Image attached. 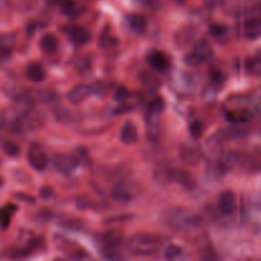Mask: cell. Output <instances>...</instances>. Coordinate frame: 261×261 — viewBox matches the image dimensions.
I'll return each instance as SVG.
<instances>
[{
  "instance_id": "33",
  "label": "cell",
  "mask_w": 261,
  "mask_h": 261,
  "mask_svg": "<svg viewBox=\"0 0 261 261\" xmlns=\"http://www.w3.org/2000/svg\"><path fill=\"white\" fill-rule=\"evenodd\" d=\"M116 43H117V38L115 37V36H112V35H110V33L105 32L103 35L99 37L98 45L101 46V47H103V48H109V47H112V46H115Z\"/></svg>"
},
{
  "instance_id": "2",
  "label": "cell",
  "mask_w": 261,
  "mask_h": 261,
  "mask_svg": "<svg viewBox=\"0 0 261 261\" xmlns=\"http://www.w3.org/2000/svg\"><path fill=\"white\" fill-rule=\"evenodd\" d=\"M161 245V239L148 232H138L129 240V249L133 254L148 256L154 254Z\"/></svg>"
},
{
  "instance_id": "36",
  "label": "cell",
  "mask_w": 261,
  "mask_h": 261,
  "mask_svg": "<svg viewBox=\"0 0 261 261\" xmlns=\"http://www.w3.org/2000/svg\"><path fill=\"white\" fill-rule=\"evenodd\" d=\"M227 32V27L223 24H213L209 28V33H211L213 37H222L224 33Z\"/></svg>"
},
{
  "instance_id": "25",
  "label": "cell",
  "mask_w": 261,
  "mask_h": 261,
  "mask_svg": "<svg viewBox=\"0 0 261 261\" xmlns=\"http://www.w3.org/2000/svg\"><path fill=\"white\" fill-rule=\"evenodd\" d=\"M227 119L232 122H246L252 117V112L249 110H231L227 112Z\"/></svg>"
},
{
  "instance_id": "14",
  "label": "cell",
  "mask_w": 261,
  "mask_h": 261,
  "mask_svg": "<svg viewBox=\"0 0 261 261\" xmlns=\"http://www.w3.org/2000/svg\"><path fill=\"white\" fill-rule=\"evenodd\" d=\"M120 139L124 144L132 145L138 142L137 125L133 121H126L120 130Z\"/></svg>"
},
{
  "instance_id": "10",
  "label": "cell",
  "mask_w": 261,
  "mask_h": 261,
  "mask_svg": "<svg viewBox=\"0 0 261 261\" xmlns=\"http://www.w3.org/2000/svg\"><path fill=\"white\" fill-rule=\"evenodd\" d=\"M180 160L185 165L195 166L200 162L201 152L198 147L190 144H184L180 148Z\"/></svg>"
},
{
  "instance_id": "37",
  "label": "cell",
  "mask_w": 261,
  "mask_h": 261,
  "mask_svg": "<svg viewBox=\"0 0 261 261\" xmlns=\"http://www.w3.org/2000/svg\"><path fill=\"white\" fill-rule=\"evenodd\" d=\"M200 259L203 261H214L216 260V252L212 247H204L200 250Z\"/></svg>"
},
{
  "instance_id": "12",
  "label": "cell",
  "mask_w": 261,
  "mask_h": 261,
  "mask_svg": "<svg viewBox=\"0 0 261 261\" xmlns=\"http://www.w3.org/2000/svg\"><path fill=\"white\" fill-rule=\"evenodd\" d=\"M92 93H93V91H92L91 86H88V84H76L68 93V99L73 105H79L84 99L88 98Z\"/></svg>"
},
{
  "instance_id": "26",
  "label": "cell",
  "mask_w": 261,
  "mask_h": 261,
  "mask_svg": "<svg viewBox=\"0 0 261 261\" xmlns=\"http://www.w3.org/2000/svg\"><path fill=\"white\" fill-rule=\"evenodd\" d=\"M101 252L105 259L109 261H122V259H124L120 247L101 246Z\"/></svg>"
},
{
  "instance_id": "16",
  "label": "cell",
  "mask_w": 261,
  "mask_h": 261,
  "mask_svg": "<svg viewBox=\"0 0 261 261\" xmlns=\"http://www.w3.org/2000/svg\"><path fill=\"white\" fill-rule=\"evenodd\" d=\"M15 46L14 33H4L0 35V63L4 61L12 54Z\"/></svg>"
},
{
  "instance_id": "15",
  "label": "cell",
  "mask_w": 261,
  "mask_h": 261,
  "mask_svg": "<svg viewBox=\"0 0 261 261\" xmlns=\"http://www.w3.org/2000/svg\"><path fill=\"white\" fill-rule=\"evenodd\" d=\"M69 37L74 45L83 46L91 41V33L87 28L82 27V25H74L69 31Z\"/></svg>"
},
{
  "instance_id": "27",
  "label": "cell",
  "mask_w": 261,
  "mask_h": 261,
  "mask_svg": "<svg viewBox=\"0 0 261 261\" xmlns=\"http://www.w3.org/2000/svg\"><path fill=\"white\" fill-rule=\"evenodd\" d=\"M165 259L167 261H182L184 250L177 245H170L165 251Z\"/></svg>"
},
{
  "instance_id": "18",
  "label": "cell",
  "mask_w": 261,
  "mask_h": 261,
  "mask_svg": "<svg viewBox=\"0 0 261 261\" xmlns=\"http://www.w3.org/2000/svg\"><path fill=\"white\" fill-rule=\"evenodd\" d=\"M25 75H27L28 81L33 82V83H40L46 78V71L41 64L31 63L25 69Z\"/></svg>"
},
{
  "instance_id": "29",
  "label": "cell",
  "mask_w": 261,
  "mask_h": 261,
  "mask_svg": "<svg viewBox=\"0 0 261 261\" xmlns=\"http://www.w3.org/2000/svg\"><path fill=\"white\" fill-rule=\"evenodd\" d=\"M15 206L14 205H7L4 209L0 211V226L3 228H7L10 223V217L13 216V213L15 212Z\"/></svg>"
},
{
  "instance_id": "13",
  "label": "cell",
  "mask_w": 261,
  "mask_h": 261,
  "mask_svg": "<svg viewBox=\"0 0 261 261\" xmlns=\"http://www.w3.org/2000/svg\"><path fill=\"white\" fill-rule=\"evenodd\" d=\"M145 124H147V138L149 142H155L160 138L161 125L158 115L148 114L145 115Z\"/></svg>"
},
{
  "instance_id": "39",
  "label": "cell",
  "mask_w": 261,
  "mask_h": 261,
  "mask_svg": "<svg viewBox=\"0 0 261 261\" xmlns=\"http://www.w3.org/2000/svg\"><path fill=\"white\" fill-rule=\"evenodd\" d=\"M190 132L194 138H199L203 132V124L200 121H194L190 126Z\"/></svg>"
},
{
  "instance_id": "40",
  "label": "cell",
  "mask_w": 261,
  "mask_h": 261,
  "mask_svg": "<svg viewBox=\"0 0 261 261\" xmlns=\"http://www.w3.org/2000/svg\"><path fill=\"white\" fill-rule=\"evenodd\" d=\"M138 2H139L143 7L148 8V9H152V10L158 9L161 5L160 0H138Z\"/></svg>"
},
{
  "instance_id": "8",
  "label": "cell",
  "mask_w": 261,
  "mask_h": 261,
  "mask_svg": "<svg viewBox=\"0 0 261 261\" xmlns=\"http://www.w3.org/2000/svg\"><path fill=\"white\" fill-rule=\"evenodd\" d=\"M54 165H55V168L59 172L68 175V173L73 172L75 170L76 166L79 165V161L76 160L75 155L58 154L54 158Z\"/></svg>"
},
{
  "instance_id": "11",
  "label": "cell",
  "mask_w": 261,
  "mask_h": 261,
  "mask_svg": "<svg viewBox=\"0 0 261 261\" xmlns=\"http://www.w3.org/2000/svg\"><path fill=\"white\" fill-rule=\"evenodd\" d=\"M218 209L224 216H229L236 209V194L232 190H226L219 195Z\"/></svg>"
},
{
  "instance_id": "30",
  "label": "cell",
  "mask_w": 261,
  "mask_h": 261,
  "mask_svg": "<svg viewBox=\"0 0 261 261\" xmlns=\"http://www.w3.org/2000/svg\"><path fill=\"white\" fill-rule=\"evenodd\" d=\"M3 152L5 153L9 157H17L19 154V147L15 144L14 142H10V140H5L2 144Z\"/></svg>"
},
{
  "instance_id": "48",
  "label": "cell",
  "mask_w": 261,
  "mask_h": 261,
  "mask_svg": "<svg viewBox=\"0 0 261 261\" xmlns=\"http://www.w3.org/2000/svg\"><path fill=\"white\" fill-rule=\"evenodd\" d=\"M54 261H66V260H64V259H55Z\"/></svg>"
},
{
  "instance_id": "5",
  "label": "cell",
  "mask_w": 261,
  "mask_h": 261,
  "mask_svg": "<svg viewBox=\"0 0 261 261\" xmlns=\"http://www.w3.org/2000/svg\"><path fill=\"white\" fill-rule=\"evenodd\" d=\"M27 160L28 163L31 165V167L36 171H43L47 167V155H46L45 149L41 147L38 143L33 142L32 144L28 147L27 150Z\"/></svg>"
},
{
  "instance_id": "19",
  "label": "cell",
  "mask_w": 261,
  "mask_h": 261,
  "mask_svg": "<svg viewBox=\"0 0 261 261\" xmlns=\"http://www.w3.org/2000/svg\"><path fill=\"white\" fill-rule=\"evenodd\" d=\"M127 25H129L130 30L135 33H143L147 30V19H145L144 15L142 14H129L126 17Z\"/></svg>"
},
{
  "instance_id": "41",
  "label": "cell",
  "mask_w": 261,
  "mask_h": 261,
  "mask_svg": "<svg viewBox=\"0 0 261 261\" xmlns=\"http://www.w3.org/2000/svg\"><path fill=\"white\" fill-rule=\"evenodd\" d=\"M76 61H78V65H76L75 68L78 69L79 71H83V70H86V69L89 68V61L87 58H79Z\"/></svg>"
},
{
  "instance_id": "45",
  "label": "cell",
  "mask_w": 261,
  "mask_h": 261,
  "mask_svg": "<svg viewBox=\"0 0 261 261\" xmlns=\"http://www.w3.org/2000/svg\"><path fill=\"white\" fill-rule=\"evenodd\" d=\"M223 4V0H205V5L208 8H216Z\"/></svg>"
},
{
  "instance_id": "32",
  "label": "cell",
  "mask_w": 261,
  "mask_h": 261,
  "mask_svg": "<svg viewBox=\"0 0 261 261\" xmlns=\"http://www.w3.org/2000/svg\"><path fill=\"white\" fill-rule=\"evenodd\" d=\"M211 83L212 86L216 87V88H221L224 84V75L222 71H219L218 69H212L211 70Z\"/></svg>"
},
{
  "instance_id": "34",
  "label": "cell",
  "mask_w": 261,
  "mask_h": 261,
  "mask_svg": "<svg viewBox=\"0 0 261 261\" xmlns=\"http://www.w3.org/2000/svg\"><path fill=\"white\" fill-rule=\"evenodd\" d=\"M247 102L255 107L261 106V87L254 89V91L247 96Z\"/></svg>"
},
{
  "instance_id": "42",
  "label": "cell",
  "mask_w": 261,
  "mask_h": 261,
  "mask_svg": "<svg viewBox=\"0 0 261 261\" xmlns=\"http://www.w3.org/2000/svg\"><path fill=\"white\" fill-rule=\"evenodd\" d=\"M250 13H251V17L250 18H256V19H261V3L255 5V7L250 10Z\"/></svg>"
},
{
  "instance_id": "31",
  "label": "cell",
  "mask_w": 261,
  "mask_h": 261,
  "mask_svg": "<svg viewBox=\"0 0 261 261\" xmlns=\"http://www.w3.org/2000/svg\"><path fill=\"white\" fill-rule=\"evenodd\" d=\"M58 5L60 7L61 12L66 15H73L75 13V4L73 0H56Z\"/></svg>"
},
{
  "instance_id": "44",
  "label": "cell",
  "mask_w": 261,
  "mask_h": 261,
  "mask_svg": "<svg viewBox=\"0 0 261 261\" xmlns=\"http://www.w3.org/2000/svg\"><path fill=\"white\" fill-rule=\"evenodd\" d=\"M15 198L19 199V200H25V201H28V203H30V204L35 203V198H32V196L24 195V194H15Z\"/></svg>"
},
{
  "instance_id": "43",
  "label": "cell",
  "mask_w": 261,
  "mask_h": 261,
  "mask_svg": "<svg viewBox=\"0 0 261 261\" xmlns=\"http://www.w3.org/2000/svg\"><path fill=\"white\" fill-rule=\"evenodd\" d=\"M40 194H41V196H42L43 199L51 198V196H53V189H51V188H42V189H41Z\"/></svg>"
},
{
  "instance_id": "20",
  "label": "cell",
  "mask_w": 261,
  "mask_h": 261,
  "mask_svg": "<svg viewBox=\"0 0 261 261\" xmlns=\"http://www.w3.org/2000/svg\"><path fill=\"white\" fill-rule=\"evenodd\" d=\"M195 32V28L190 27V25H189V27H182L177 33H176L175 42L177 43V46H180V47H184V46L189 45V43L194 40Z\"/></svg>"
},
{
  "instance_id": "38",
  "label": "cell",
  "mask_w": 261,
  "mask_h": 261,
  "mask_svg": "<svg viewBox=\"0 0 261 261\" xmlns=\"http://www.w3.org/2000/svg\"><path fill=\"white\" fill-rule=\"evenodd\" d=\"M130 93L129 91H127L125 87H119V88L116 89V93H115V97H116V99L119 102H121V103H124L125 101H126L127 98H129Z\"/></svg>"
},
{
  "instance_id": "4",
  "label": "cell",
  "mask_w": 261,
  "mask_h": 261,
  "mask_svg": "<svg viewBox=\"0 0 261 261\" xmlns=\"http://www.w3.org/2000/svg\"><path fill=\"white\" fill-rule=\"evenodd\" d=\"M54 241H55L56 247H58L59 250H61L63 252H65V255L70 260L82 261L86 259L87 256L86 250H84L82 246H78L74 241H70V240L61 236V234H55Z\"/></svg>"
},
{
  "instance_id": "24",
  "label": "cell",
  "mask_w": 261,
  "mask_h": 261,
  "mask_svg": "<svg viewBox=\"0 0 261 261\" xmlns=\"http://www.w3.org/2000/svg\"><path fill=\"white\" fill-rule=\"evenodd\" d=\"M245 66H246L247 73L252 74V75H261V48H259L254 55L247 58Z\"/></svg>"
},
{
  "instance_id": "9",
  "label": "cell",
  "mask_w": 261,
  "mask_h": 261,
  "mask_svg": "<svg viewBox=\"0 0 261 261\" xmlns=\"http://www.w3.org/2000/svg\"><path fill=\"white\" fill-rule=\"evenodd\" d=\"M150 68L155 71H167L171 66L170 58L161 51H152L147 58Z\"/></svg>"
},
{
  "instance_id": "23",
  "label": "cell",
  "mask_w": 261,
  "mask_h": 261,
  "mask_svg": "<svg viewBox=\"0 0 261 261\" xmlns=\"http://www.w3.org/2000/svg\"><path fill=\"white\" fill-rule=\"evenodd\" d=\"M139 82L143 87H145V88H148V89H157L161 84L158 76L149 70L140 71Z\"/></svg>"
},
{
  "instance_id": "22",
  "label": "cell",
  "mask_w": 261,
  "mask_h": 261,
  "mask_svg": "<svg viewBox=\"0 0 261 261\" xmlns=\"http://www.w3.org/2000/svg\"><path fill=\"white\" fill-rule=\"evenodd\" d=\"M122 245V233L119 231H109L102 234L101 246L120 247Z\"/></svg>"
},
{
  "instance_id": "3",
  "label": "cell",
  "mask_w": 261,
  "mask_h": 261,
  "mask_svg": "<svg viewBox=\"0 0 261 261\" xmlns=\"http://www.w3.org/2000/svg\"><path fill=\"white\" fill-rule=\"evenodd\" d=\"M214 56L213 47L206 40H200L194 45L191 53L185 56V61L189 65H200L206 63Z\"/></svg>"
},
{
  "instance_id": "21",
  "label": "cell",
  "mask_w": 261,
  "mask_h": 261,
  "mask_svg": "<svg viewBox=\"0 0 261 261\" xmlns=\"http://www.w3.org/2000/svg\"><path fill=\"white\" fill-rule=\"evenodd\" d=\"M58 46H59V41L58 38H56V36L53 35V33H46V35H43L42 37H41L40 47L45 54L56 53Z\"/></svg>"
},
{
  "instance_id": "7",
  "label": "cell",
  "mask_w": 261,
  "mask_h": 261,
  "mask_svg": "<svg viewBox=\"0 0 261 261\" xmlns=\"http://www.w3.org/2000/svg\"><path fill=\"white\" fill-rule=\"evenodd\" d=\"M171 181H175L186 190H193L196 188V178L193 173L182 168H172L171 171Z\"/></svg>"
},
{
  "instance_id": "35",
  "label": "cell",
  "mask_w": 261,
  "mask_h": 261,
  "mask_svg": "<svg viewBox=\"0 0 261 261\" xmlns=\"http://www.w3.org/2000/svg\"><path fill=\"white\" fill-rule=\"evenodd\" d=\"M61 226L65 227L68 229H81L82 228V222L78 221V219H73V218H68L61 221Z\"/></svg>"
},
{
  "instance_id": "28",
  "label": "cell",
  "mask_w": 261,
  "mask_h": 261,
  "mask_svg": "<svg viewBox=\"0 0 261 261\" xmlns=\"http://www.w3.org/2000/svg\"><path fill=\"white\" fill-rule=\"evenodd\" d=\"M163 109H165V101H163V98L162 97H155V98L152 99L149 106H148L147 112L148 114L158 115V116H161Z\"/></svg>"
},
{
  "instance_id": "47",
  "label": "cell",
  "mask_w": 261,
  "mask_h": 261,
  "mask_svg": "<svg viewBox=\"0 0 261 261\" xmlns=\"http://www.w3.org/2000/svg\"><path fill=\"white\" fill-rule=\"evenodd\" d=\"M244 261H261V260H259V259H246Z\"/></svg>"
},
{
  "instance_id": "17",
  "label": "cell",
  "mask_w": 261,
  "mask_h": 261,
  "mask_svg": "<svg viewBox=\"0 0 261 261\" xmlns=\"http://www.w3.org/2000/svg\"><path fill=\"white\" fill-rule=\"evenodd\" d=\"M244 35L249 40H255V38L261 36V19L256 18H249L244 25Z\"/></svg>"
},
{
  "instance_id": "46",
  "label": "cell",
  "mask_w": 261,
  "mask_h": 261,
  "mask_svg": "<svg viewBox=\"0 0 261 261\" xmlns=\"http://www.w3.org/2000/svg\"><path fill=\"white\" fill-rule=\"evenodd\" d=\"M3 185H4V180H3V178L0 177V188H2Z\"/></svg>"
},
{
  "instance_id": "1",
  "label": "cell",
  "mask_w": 261,
  "mask_h": 261,
  "mask_svg": "<svg viewBox=\"0 0 261 261\" xmlns=\"http://www.w3.org/2000/svg\"><path fill=\"white\" fill-rule=\"evenodd\" d=\"M166 222L177 231H191L200 224V218L190 209L172 208L166 213Z\"/></svg>"
},
{
  "instance_id": "6",
  "label": "cell",
  "mask_w": 261,
  "mask_h": 261,
  "mask_svg": "<svg viewBox=\"0 0 261 261\" xmlns=\"http://www.w3.org/2000/svg\"><path fill=\"white\" fill-rule=\"evenodd\" d=\"M137 186L129 181H121L116 184L111 190V196L117 203H129L137 196Z\"/></svg>"
},
{
  "instance_id": "49",
  "label": "cell",
  "mask_w": 261,
  "mask_h": 261,
  "mask_svg": "<svg viewBox=\"0 0 261 261\" xmlns=\"http://www.w3.org/2000/svg\"><path fill=\"white\" fill-rule=\"evenodd\" d=\"M0 165H2V160H0Z\"/></svg>"
}]
</instances>
